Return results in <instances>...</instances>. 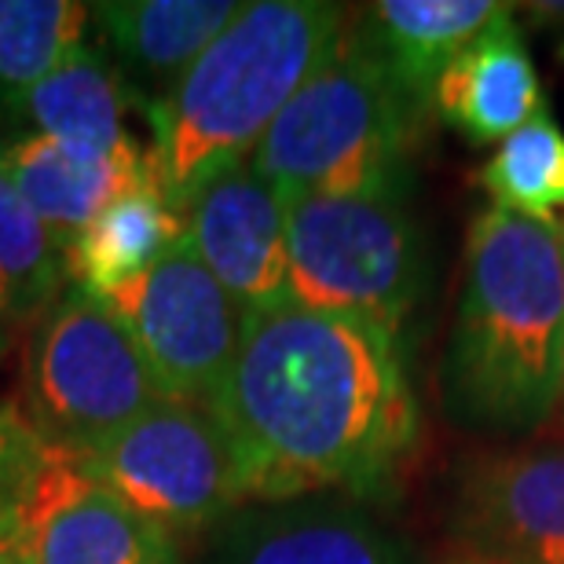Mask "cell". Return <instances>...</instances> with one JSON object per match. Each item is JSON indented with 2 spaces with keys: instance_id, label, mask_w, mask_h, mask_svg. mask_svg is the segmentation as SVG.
I'll return each instance as SVG.
<instances>
[{
  "instance_id": "15",
  "label": "cell",
  "mask_w": 564,
  "mask_h": 564,
  "mask_svg": "<svg viewBox=\"0 0 564 564\" xmlns=\"http://www.w3.org/2000/svg\"><path fill=\"white\" fill-rule=\"evenodd\" d=\"M184 239V217L169 202L162 180L129 187L85 231L63 246V268L74 290L107 301L126 282L162 261Z\"/></svg>"
},
{
  "instance_id": "22",
  "label": "cell",
  "mask_w": 564,
  "mask_h": 564,
  "mask_svg": "<svg viewBox=\"0 0 564 564\" xmlns=\"http://www.w3.org/2000/svg\"><path fill=\"white\" fill-rule=\"evenodd\" d=\"M52 444L44 440L15 403L0 408V543L15 539L22 506H26L41 469L48 466Z\"/></svg>"
},
{
  "instance_id": "19",
  "label": "cell",
  "mask_w": 564,
  "mask_h": 564,
  "mask_svg": "<svg viewBox=\"0 0 564 564\" xmlns=\"http://www.w3.org/2000/svg\"><path fill=\"white\" fill-rule=\"evenodd\" d=\"M495 209L554 224L564 213V132L550 115H539L499 143L477 173Z\"/></svg>"
},
{
  "instance_id": "4",
  "label": "cell",
  "mask_w": 564,
  "mask_h": 564,
  "mask_svg": "<svg viewBox=\"0 0 564 564\" xmlns=\"http://www.w3.org/2000/svg\"><path fill=\"white\" fill-rule=\"evenodd\" d=\"M422 110L425 104L408 93L364 30H345L250 162L282 209L308 195L403 187Z\"/></svg>"
},
{
  "instance_id": "8",
  "label": "cell",
  "mask_w": 564,
  "mask_h": 564,
  "mask_svg": "<svg viewBox=\"0 0 564 564\" xmlns=\"http://www.w3.org/2000/svg\"><path fill=\"white\" fill-rule=\"evenodd\" d=\"M165 400L206 403L242 341L246 308L180 239L151 272L107 297Z\"/></svg>"
},
{
  "instance_id": "18",
  "label": "cell",
  "mask_w": 564,
  "mask_h": 564,
  "mask_svg": "<svg viewBox=\"0 0 564 564\" xmlns=\"http://www.w3.org/2000/svg\"><path fill=\"white\" fill-rule=\"evenodd\" d=\"M110 52L132 70L176 82L239 15V0H107L88 4ZM162 85V88H165Z\"/></svg>"
},
{
  "instance_id": "12",
  "label": "cell",
  "mask_w": 564,
  "mask_h": 564,
  "mask_svg": "<svg viewBox=\"0 0 564 564\" xmlns=\"http://www.w3.org/2000/svg\"><path fill=\"white\" fill-rule=\"evenodd\" d=\"M4 162L22 198L63 246L129 187L162 180L154 151H143L140 143L126 151H96L33 132L4 147Z\"/></svg>"
},
{
  "instance_id": "26",
  "label": "cell",
  "mask_w": 564,
  "mask_h": 564,
  "mask_svg": "<svg viewBox=\"0 0 564 564\" xmlns=\"http://www.w3.org/2000/svg\"><path fill=\"white\" fill-rule=\"evenodd\" d=\"M447 564H488V561H480V557H473V554H458V557H451Z\"/></svg>"
},
{
  "instance_id": "3",
  "label": "cell",
  "mask_w": 564,
  "mask_h": 564,
  "mask_svg": "<svg viewBox=\"0 0 564 564\" xmlns=\"http://www.w3.org/2000/svg\"><path fill=\"white\" fill-rule=\"evenodd\" d=\"M345 8L323 0H257L187 66L147 99L154 158L169 202H180L213 165L250 158L282 107L345 37Z\"/></svg>"
},
{
  "instance_id": "25",
  "label": "cell",
  "mask_w": 564,
  "mask_h": 564,
  "mask_svg": "<svg viewBox=\"0 0 564 564\" xmlns=\"http://www.w3.org/2000/svg\"><path fill=\"white\" fill-rule=\"evenodd\" d=\"M0 564H26L22 550L15 546V539H4V543H0Z\"/></svg>"
},
{
  "instance_id": "17",
  "label": "cell",
  "mask_w": 564,
  "mask_h": 564,
  "mask_svg": "<svg viewBox=\"0 0 564 564\" xmlns=\"http://www.w3.org/2000/svg\"><path fill=\"white\" fill-rule=\"evenodd\" d=\"M506 11L513 8L495 0H381L367 8L359 30L408 93L429 104L436 77Z\"/></svg>"
},
{
  "instance_id": "21",
  "label": "cell",
  "mask_w": 564,
  "mask_h": 564,
  "mask_svg": "<svg viewBox=\"0 0 564 564\" xmlns=\"http://www.w3.org/2000/svg\"><path fill=\"white\" fill-rule=\"evenodd\" d=\"M63 279V242L22 198L19 184L8 173L4 147H0V282H4L19 323L52 308Z\"/></svg>"
},
{
  "instance_id": "14",
  "label": "cell",
  "mask_w": 564,
  "mask_h": 564,
  "mask_svg": "<svg viewBox=\"0 0 564 564\" xmlns=\"http://www.w3.org/2000/svg\"><path fill=\"white\" fill-rule=\"evenodd\" d=\"M239 517L213 564H403L400 550L348 506H282Z\"/></svg>"
},
{
  "instance_id": "16",
  "label": "cell",
  "mask_w": 564,
  "mask_h": 564,
  "mask_svg": "<svg viewBox=\"0 0 564 564\" xmlns=\"http://www.w3.org/2000/svg\"><path fill=\"white\" fill-rule=\"evenodd\" d=\"M137 104L126 77L115 70L107 52L85 44L59 70H52L26 93L4 99V107L37 137L96 147V151H126L137 147L126 129V110Z\"/></svg>"
},
{
  "instance_id": "23",
  "label": "cell",
  "mask_w": 564,
  "mask_h": 564,
  "mask_svg": "<svg viewBox=\"0 0 564 564\" xmlns=\"http://www.w3.org/2000/svg\"><path fill=\"white\" fill-rule=\"evenodd\" d=\"M15 326H22V323H19L15 308H11V297H8L4 282H0V356H4V348H8V341H11V334H15Z\"/></svg>"
},
{
  "instance_id": "5",
  "label": "cell",
  "mask_w": 564,
  "mask_h": 564,
  "mask_svg": "<svg viewBox=\"0 0 564 564\" xmlns=\"http://www.w3.org/2000/svg\"><path fill=\"white\" fill-rule=\"evenodd\" d=\"M286 264L293 304L364 315L397 330L422 290L408 184L290 202Z\"/></svg>"
},
{
  "instance_id": "20",
  "label": "cell",
  "mask_w": 564,
  "mask_h": 564,
  "mask_svg": "<svg viewBox=\"0 0 564 564\" xmlns=\"http://www.w3.org/2000/svg\"><path fill=\"white\" fill-rule=\"evenodd\" d=\"M88 22L93 11L77 0H0V104L82 52Z\"/></svg>"
},
{
  "instance_id": "2",
  "label": "cell",
  "mask_w": 564,
  "mask_h": 564,
  "mask_svg": "<svg viewBox=\"0 0 564 564\" xmlns=\"http://www.w3.org/2000/svg\"><path fill=\"white\" fill-rule=\"evenodd\" d=\"M564 348V228L488 209L462 268L447 389L462 419L495 433L550 422Z\"/></svg>"
},
{
  "instance_id": "11",
  "label": "cell",
  "mask_w": 564,
  "mask_h": 564,
  "mask_svg": "<svg viewBox=\"0 0 564 564\" xmlns=\"http://www.w3.org/2000/svg\"><path fill=\"white\" fill-rule=\"evenodd\" d=\"M455 528L488 564H564V436L469 462Z\"/></svg>"
},
{
  "instance_id": "13",
  "label": "cell",
  "mask_w": 564,
  "mask_h": 564,
  "mask_svg": "<svg viewBox=\"0 0 564 564\" xmlns=\"http://www.w3.org/2000/svg\"><path fill=\"white\" fill-rule=\"evenodd\" d=\"M469 143H502L539 115H550L535 63L513 15L506 11L455 55L429 96Z\"/></svg>"
},
{
  "instance_id": "24",
  "label": "cell",
  "mask_w": 564,
  "mask_h": 564,
  "mask_svg": "<svg viewBox=\"0 0 564 564\" xmlns=\"http://www.w3.org/2000/svg\"><path fill=\"white\" fill-rule=\"evenodd\" d=\"M557 425H561V436H564V348H561V367H557V397H554V414H550Z\"/></svg>"
},
{
  "instance_id": "1",
  "label": "cell",
  "mask_w": 564,
  "mask_h": 564,
  "mask_svg": "<svg viewBox=\"0 0 564 564\" xmlns=\"http://www.w3.org/2000/svg\"><path fill=\"white\" fill-rule=\"evenodd\" d=\"M206 408L257 502L375 491L419 436L397 330L293 301L246 312L239 352Z\"/></svg>"
},
{
  "instance_id": "10",
  "label": "cell",
  "mask_w": 564,
  "mask_h": 564,
  "mask_svg": "<svg viewBox=\"0 0 564 564\" xmlns=\"http://www.w3.org/2000/svg\"><path fill=\"white\" fill-rule=\"evenodd\" d=\"M15 546L26 564H180L165 524L93 480L59 447L22 506Z\"/></svg>"
},
{
  "instance_id": "9",
  "label": "cell",
  "mask_w": 564,
  "mask_h": 564,
  "mask_svg": "<svg viewBox=\"0 0 564 564\" xmlns=\"http://www.w3.org/2000/svg\"><path fill=\"white\" fill-rule=\"evenodd\" d=\"M184 239L246 312L290 301L286 209L250 158L213 165L180 202Z\"/></svg>"
},
{
  "instance_id": "7",
  "label": "cell",
  "mask_w": 564,
  "mask_h": 564,
  "mask_svg": "<svg viewBox=\"0 0 564 564\" xmlns=\"http://www.w3.org/2000/svg\"><path fill=\"white\" fill-rule=\"evenodd\" d=\"M70 458L169 532H195L246 502L235 451L202 403L162 400Z\"/></svg>"
},
{
  "instance_id": "6",
  "label": "cell",
  "mask_w": 564,
  "mask_h": 564,
  "mask_svg": "<svg viewBox=\"0 0 564 564\" xmlns=\"http://www.w3.org/2000/svg\"><path fill=\"white\" fill-rule=\"evenodd\" d=\"M26 397L30 425L66 455L104 444L165 400L129 326L107 301L74 286L33 337Z\"/></svg>"
}]
</instances>
